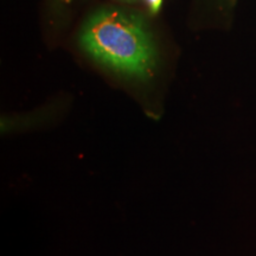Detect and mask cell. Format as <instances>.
Returning a JSON list of instances; mask_svg holds the SVG:
<instances>
[{
	"instance_id": "obj_1",
	"label": "cell",
	"mask_w": 256,
	"mask_h": 256,
	"mask_svg": "<svg viewBox=\"0 0 256 256\" xmlns=\"http://www.w3.org/2000/svg\"><path fill=\"white\" fill-rule=\"evenodd\" d=\"M82 48L98 62L136 78H147L156 66V48L138 16L119 8L98 11L81 32Z\"/></svg>"
},
{
	"instance_id": "obj_2",
	"label": "cell",
	"mask_w": 256,
	"mask_h": 256,
	"mask_svg": "<svg viewBox=\"0 0 256 256\" xmlns=\"http://www.w3.org/2000/svg\"><path fill=\"white\" fill-rule=\"evenodd\" d=\"M148 8L151 10L152 14H156V12L160 10V6H162V0H145Z\"/></svg>"
}]
</instances>
